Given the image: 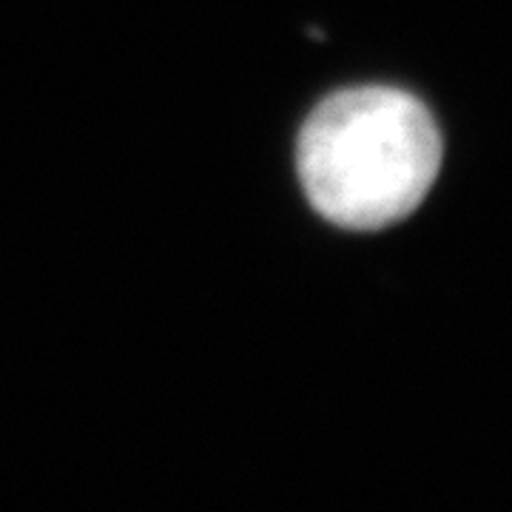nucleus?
I'll return each instance as SVG.
<instances>
[{"label": "nucleus", "instance_id": "1", "mask_svg": "<svg viewBox=\"0 0 512 512\" xmlns=\"http://www.w3.org/2000/svg\"><path fill=\"white\" fill-rule=\"evenodd\" d=\"M313 208L333 225L376 231L413 214L441 165L436 120L413 94L362 86L328 97L296 148Z\"/></svg>", "mask_w": 512, "mask_h": 512}]
</instances>
